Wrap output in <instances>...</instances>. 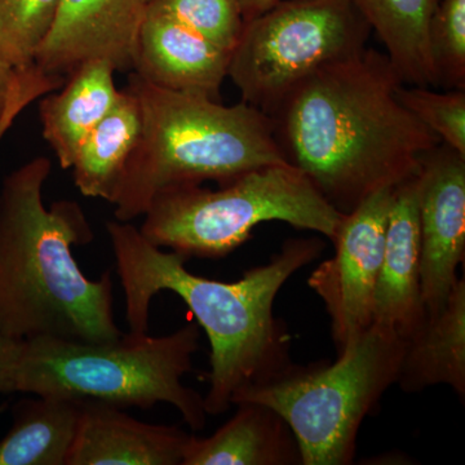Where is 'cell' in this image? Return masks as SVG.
Here are the masks:
<instances>
[{"label":"cell","mask_w":465,"mask_h":465,"mask_svg":"<svg viewBox=\"0 0 465 465\" xmlns=\"http://www.w3.org/2000/svg\"><path fill=\"white\" fill-rule=\"evenodd\" d=\"M371 32L351 0H281L244 23L228 76L266 114L317 70L362 54Z\"/></svg>","instance_id":"ba28073f"},{"label":"cell","mask_w":465,"mask_h":465,"mask_svg":"<svg viewBox=\"0 0 465 465\" xmlns=\"http://www.w3.org/2000/svg\"><path fill=\"white\" fill-rule=\"evenodd\" d=\"M60 0H0V57L15 70L35 64Z\"/></svg>","instance_id":"44dd1931"},{"label":"cell","mask_w":465,"mask_h":465,"mask_svg":"<svg viewBox=\"0 0 465 465\" xmlns=\"http://www.w3.org/2000/svg\"><path fill=\"white\" fill-rule=\"evenodd\" d=\"M51 168L50 159L34 158L0 189V333L17 341H116L124 332L112 273L90 280L73 255V247L94 240L84 210L74 201L43 203Z\"/></svg>","instance_id":"3957f363"},{"label":"cell","mask_w":465,"mask_h":465,"mask_svg":"<svg viewBox=\"0 0 465 465\" xmlns=\"http://www.w3.org/2000/svg\"><path fill=\"white\" fill-rule=\"evenodd\" d=\"M405 341L372 324L335 362L292 365L271 381L238 391L232 405L271 407L298 440L302 465H349L366 416L396 384Z\"/></svg>","instance_id":"52a82bcc"},{"label":"cell","mask_w":465,"mask_h":465,"mask_svg":"<svg viewBox=\"0 0 465 465\" xmlns=\"http://www.w3.org/2000/svg\"><path fill=\"white\" fill-rule=\"evenodd\" d=\"M15 69L0 57V119L7 106L9 91L14 81Z\"/></svg>","instance_id":"83f0119b"},{"label":"cell","mask_w":465,"mask_h":465,"mask_svg":"<svg viewBox=\"0 0 465 465\" xmlns=\"http://www.w3.org/2000/svg\"><path fill=\"white\" fill-rule=\"evenodd\" d=\"M396 384L407 393L445 384L465 399V281L459 278L445 308L405 341Z\"/></svg>","instance_id":"e0dca14e"},{"label":"cell","mask_w":465,"mask_h":465,"mask_svg":"<svg viewBox=\"0 0 465 465\" xmlns=\"http://www.w3.org/2000/svg\"><path fill=\"white\" fill-rule=\"evenodd\" d=\"M213 436H191L182 465H302L298 440L271 407L242 402Z\"/></svg>","instance_id":"2e32d148"},{"label":"cell","mask_w":465,"mask_h":465,"mask_svg":"<svg viewBox=\"0 0 465 465\" xmlns=\"http://www.w3.org/2000/svg\"><path fill=\"white\" fill-rule=\"evenodd\" d=\"M231 54L202 38L154 5H146L134 74L163 90L220 101Z\"/></svg>","instance_id":"4fadbf2b"},{"label":"cell","mask_w":465,"mask_h":465,"mask_svg":"<svg viewBox=\"0 0 465 465\" xmlns=\"http://www.w3.org/2000/svg\"><path fill=\"white\" fill-rule=\"evenodd\" d=\"M146 5L145 0H60L35 65L63 81L94 58L108 60L115 72H133Z\"/></svg>","instance_id":"8fae6325"},{"label":"cell","mask_w":465,"mask_h":465,"mask_svg":"<svg viewBox=\"0 0 465 465\" xmlns=\"http://www.w3.org/2000/svg\"><path fill=\"white\" fill-rule=\"evenodd\" d=\"M280 2L281 0H238L244 23L265 14Z\"/></svg>","instance_id":"4316f807"},{"label":"cell","mask_w":465,"mask_h":465,"mask_svg":"<svg viewBox=\"0 0 465 465\" xmlns=\"http://www.w3.org/2000/svg\"><path fill=\"white\" fill-rule=\"evenodd\" d=\"M344 215L290 164L250 171L219 189L183 186L158 194L140 232L186 260L222 259L252 238L262 223L282 222L333 241Z\"/></svg>","instance_id":"8992f818"},{"label":"cell","mask_w":465,"mask_h":465,"mask_svg":"<svg viewBox=\"0 0 465 465\" xmlns=\"http://www.w3.org/2000/svg\"><path fill=\"white\" fill-rule=\"evenodd\" d=\"M200 338V324L188 323L168 335L128 332L105 342L18 341L9 391L101 401L121 409L170 403L193 430H201L207 418L203 397L183 382Z\"/></svg>","instance_id":"5b68a950"},{"label":"cell","mask_w":465,"mask_h":465,"mask_svg":"<svg viewBox=\"0 0 465 465\" xmlns=\"http://www.w3.org/2000/svg\"><path fill=\"white\" fill-rule=\"evenodd\" d=\"M149 5L229 54L240 41L244 20L238 0H153Z\"/></svg>","instance_id":"cb8c5ba5"},{"label":"cell","mask_w":465,"mask_h":465,"mask_svg":"<svg viewBox=\"0 0 465 465\" xmlns=\"http://www.w3.org/2000/svg\"><path fill=\"white\" fill-rule=\"evenodd\" d=\"M7 403H0V415L3 414V412L5 411V410H7Z\"/></svg>","instance_id":"f1b7e54d"},{"label":"cell","mask_w":465,"mask_h":465,"mask_svg":"<svg viewBox=\"0 0 465 465\" xmlns=\"http://www.w3.org/2000/svg\"><path fill=\"white\" fill-rule=\"evenodd\" d=\"M440 0H351L405 84L436 85L428 27Z\"/></svg>","instance_id":"ffe728a7"},{"label":"cell","mask_w":465,"mask_h":465,"mask_svg":"<svg viewBox=\"0 0 465 465\" xmlns=\"http://www.w3.org/2000/svg\"><path fill=\"white\" fill-rule=\"evenodd\" d=\"M393 188L374 193L344 215L332 241L333 256L321 262L309 277V287L322 300L331 321L338 354L372 326Z\"/></svg>","instance_id":"9c48e42d"},{"label":"cell","mask_w":465,"mask_h":465,"mask_svg":"<svg viewBox=\"0 0 465 465\" xmlns=\"http://www.w3.org/2000/svg\"><path fill=\"white\" fill-rule=\"evenodd\" d=\"M128 87L140 101L143 131L113 206L118 222L143 216L161 193L232 182L258 168L286 164L268 114L241 101L226 106L163 90L139 75Z\"/></svg>","instance_id":"277c9868"},{"label":"cell","mask_w":465,"mask_h":465,"mask_svg":"<svg viewBox=\"0 0 465 465\" xmlns=\"http://www.w3.org/2000/svg\"><path fill=\"white\" fill-rule=\"evenodd\" d=\"M421 292L428 318L445 308L465 258V155L440 143L420 158L418 176Z\"/></svg>","instance_id":"30bf717a"},{"label":"cell","mask_w":465,"mask_h":465,"mask_svg":"<svg viewBox=\"0 0 465 465\" xmlns=\"http://www.w3.org/2000/svg\"><path fill=\"white\" fill-rule=\"evenodd\" d=\"M396 96L440 142L465 155V90L436 92L402 84L397 87Z\"/></svg>","instance_id":"603a6c76"},{"label":"cell","mask_w":465,"mask_h":465,"mask_svg":"<svg viewBox=\"0 0 465 465\" xmlns=\"http://www.w3.org/2000/svg\"><path fill=\"white\" fill-rule=\"evenodd\" d=\"M33 396L12 407L14 423L0 440V465H66L78 430L81 400Z\"/></svg>","instance_id":"d6986e66"},{"label":"cell","mask_w":465,"mask_h":465,"mask_svg":"<svg viewBox=\"0 0 465 465\" xmlns=\"http://www.w3.org/2000/svg\"><path fill=\"white\" fill-rule=\"evenodd\" d=\"M191 434L143 423L124 409L81 400V418L66 465H182Z\"/></svg>","instance_id":"5bb4252c"},{"label":"cell","mask_w":465,"mask_h":465,"mask_svg":"<svg viewBox=\"0 0 465 465\" xmlns=\"http://www.w3.org/2000/svg\"><path fill=\"white\" fill-rule=\"evenodd\" d=\"M142 131V106L127 85L76 153L73 177L82 194L113 204Z\"/></svg>","instance_id":"ac0fdd59"},{"label":"cell","mask_w":465,"mask_h":465,"mask_svg":"<svg viewBox=\"0 0 465 465\" xmlns=\"http://www.w3.org/2000/svg\"><path fill=\"white\" fill-rule=\"evenodd\" d=\"M17 342V339L8 338L0 333V394L11 393L9 391V367L14 360Z\"/></svg>","instance_id":"484cf974"},{"label":"cell","mask_w":465,"mask_h":465,"mask_svg":"<svg viewBox=\"0 0 465 465\" xmlns=\"http://www.w3.org/2000/svg\"><path fill=\"white\" fill-rule=\"evenodd\" d=\"M130 332L148 333L150 302L170 291L185 302L210 341L207 415H222L238 391L283 374L293 365L286 324L274 317L284 283L323 252L317 237L290 238L265 265L235 282L189 272L179 253L154 246L131 223H106Z\"/></svg>","instance_id":"7a4b0ae2"},{"label":"cell","mask_w":465,"mask_h":465,"mask_svg":"<svg viewBox=\"0 0 465 465\" xmlns=\"http://www.w3.org/2000/svg\"><path fill=\"white\" fill-rule=\"evenodd\" d=\"M402 84L387 54L366 48L317 70L266 113L286 163L342 215L414 176L442 143L397 99Z\"/></svg>","instance_id":"6da1fadb"},{"label":"cell","mask_w":465,"mask_h":465,"mask_svg":"<svg viewBox=\"0 0 465 465\" xmlns=\"http://www.w3.org/2000/svg\"><path fill=\"white\" fill-rule=\"evenodd\" d=\"M418 173L394 186L372 307V324L409 341L428 316L421 292Z\"/></svg>","instance_id":"7c38bea8"},{"label":"cell","mask_w":465,"mask_h":465,"mask_svg":"<svg viewBox=\"0 0 465 465\" xmlns=\"http://www.w3.org/2000/svg\"><path fill=\"white\" fill-rule=\"evenodd\" d=\"M145 2H146V5H149V3H152L153 0H145Z\"/></svg>","instance_id":"f546056e"},{"label":"cell","mask_w":465,"mask_h":465,"mask_svg":"<svg viewBox=\"0 0 465 465\" xmlns=\"http://www.w3.org/2000/svg\"><path fill=\"white\" fill-rule=\"evenodd\" d=\"M64 84L65 81L45 74L35 64L25 69L15 70L7 106L0 119V143L23 110H25L33 101L41 99L52 91L60 90Z\"/></svg>","instance_id":"d4e9b609"},{"label":"cell","mask_w":465,"mask_h":465,"mask_svg":"<svg viewBox=\"0 0 465 465\" xmlns=\"http://www.w3.org/2000/svg\"><path fill=\"white\" fill-rule=\"evenodd\" d=\"M114 73L108 60L94 58L67 76L60 92L43 96V137L64 170L72 168L82 143L114 106L119 96Z\"/></svg>","instance_id":"9a60e30c"},{"label":"cell","mask_w":465,"mask_h":465,"mask_svg":"<svg viewBox=\"0 0 465 465\" xmlns=\"http://www.w3.org/2000/svg\"><path fill=\"white\" fill-rule=\"evenodd\" d=\"M436 85L465 90V0H440L428 27Z\"/></svg>","instance_id":"7402d4cb"}]
</instances>
